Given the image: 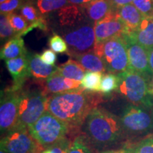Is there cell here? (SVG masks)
<instances>
[{
  "label": "cell",
  "instance_id": "ab89813d",
  "mask_svg": "<svg viewBox=\"0 0 153 153\" xmlns=\"http://www.w3.org/2000/svg\"><path fill=\"white\" fill-rule=\"evenodd\" d=\"M151 94L153 97V74L152 76V79H151Z\"/></svg>",
  "mask_w": 153,
  "mask_h": 153
},
{
  "label": "cell",
  "instance_id": "277c9868",
  "mask_svg": "<svg viewBox=\"0 0 153 153\" xmlns=\"http://www.w3.org/2000/svg\"><path fill=\"white\" fill-rule=\"evenodd\" d=\"M30 135L44 149L56 144L70 133L69 126L46 111L33 125L28 128Z\"/></svg>",
  "mask_w": 153,
  "mask_h": 153
},
{
  "label": "cell",
  "instance_id": "603a6c76",
  "mask_svg": "<svg viewBox=\"0 0 153 153\" xmlns=\"http://www.w3.org/2000/svg\"><path fill=\"white\" fill-rule=\"evenodd\" d=\"M103 76L101 72H87L81 81V87L90 92L101 91V84Z\"/></svg>",
  "mask_w": 153,
  "mask_h": 153
},
{
  "label": "cell",
  "instance_id": "ac0fdd59",
  "mask_svg": "<svg viewBox=\"0 0 153 153\" xmlns=\"http://www.w3.org/2000/svg\"><path fill=\"white\" fill-rule=\"evenodd\" d=\"M128 34L148 51L153 49V19L144 17L139 27Z\"/></svg>",
  "mask_w": 153,
  "mask_h": 153
},
{
  "label": "cell",
  "instance_id": "e575fe53",
  "mask_svg": "<svg viewBox=\"0 0 153 153\" xmlns=\"http://www.w3.org/2000/svg\"><path fill=\"white\" fill-rule=\"evenodd\" d=\"M41 59L45 64L49 65H55L57 60V55L52 50L47 49L43 51L41 54Z\"/></svg>",
  "mask_w": 153,
  "mask_h": 153
},
{
  "label": "cell",
  "instance_id": "6da1fadb",
  "mask_svg": "<svg viewBox=\"0 0 153 153\" xmlns=\"http://www.w3.org/2000/svg\"><path fill=\"white\" fill-rule=\"evenodd\" d=\"M101 101L100 94L81 88L51 95L48 99L47 111L68 124L70 131H76Z\"/></svg>",
  "mask_w": 153,
  "mask_h": 153
},
{
  "label": "cell",
  "instance_id": "d6986e66",
  "mask_svg": "<svg viewBox=\"0 0 153 153\" xmlns=\"http://www.w3.org/2000/svg\"><path fill=\"white\" fill-rule=\"evenodd\" d=\"M70 56L75 59L76 62H79L85 69L86 71L97 72L101 73L106 72V67L102 59L95 53L94 51L81 54H74Z\"/></svg>",
  "mask_w": 153,
  "mask_h": 153
},
{
  "label": "cell",
  "instance_id": "5b68a950",
  "mask_svg": "<svg viewBox=\"0 0 153 153\" xmlns=\"http://www.w3.org/2000/svg\"><path fill=\"white\" fill-rule=\"evenodd\" d=\"M94 53L101 57L106 72L109 73L119 74L130 70L128 55L123 36L96 45Z\"/></svg>",
  "mask_w": 153,
  "mask_h": 153
},
{
  "label": "cell",
  "instance_id": "f546056e",
  "mask_svg": "<svg viewBox=\"0 0 153 153\" xmlns=\"http://www.w3.org/2000/svg\"><path fill=\"white\" fill-rule=\"evenodd\" d=\"M49 45L52 51L57 53H68V46L62 36L53 34L49 39Z\"/></svg>",
  "mask_w": 153,
  "mask_h": 153
},
{
  "label": "cell",
  "instance_id": "83f0119b",
  "mask_svg": "<svg viewBox=\"0 0 153 153\" xmlns=\"http://www.w3.org/2000/svg\"><path fill=\"white\" fill-rule=\"evenodd\" d=\"M19 9L21 15L27 21L29 24L37 22L43 16L39 10L30 3H25Z\"/></svg>",
  "mask_w": 153,
  "mask_h": 153
},
{
  "label": "cell",
  "instance_id": "d6a6232c",
  "mask_svg": "<svg viewBox=\"0 0 153 153\" xmlns=\"http://www.w3.org/2000/svg\"><path fill=\"white\" fill-rule=\"evenodd\" d=\"M24 0H7L0 4L1 14H9L24 4Z\"/></svg>",
  "mask_w": 153,
  "mask_h": 153
},
{
  "label": "cell",
  "instance_id": "f1b7e54d",
  "mask_svg": "<svg viewBox=\"0 0 153 153\" xmlns=\"http://www.w3.org/2000/svg\"><path fill=\"white\" fill-rule=\"evenodd\" d=\"M0 36L1 40L11 39L16 37V33L11 27L8 19V14H1L0 16Z\"/></svg>",
  "mask_w": 153,
  "mask_h": 153
},
{
  "label": "cell",
  "instance_id": "52a82bcc",
  "mask_svg": "<svg viewBox=\"0 0 153 153\" xmlns=\"http://www.w3.org/2000/svg\"><path fill=\"white\" fill-rule=\"evenodd\" d=\"M48 99L42 91L22 92L15 128H28L33 125L47 111Z\"/></svg>",
  "mask_w": 153,
  "mask_h": 153
},
{
  "label": "cell",
  "instance_id": "ba28073f",
  "mask_svg": "<svg viewBox=\"0 0 153 153\" xmlns=\"http://www.w3.org/2000/svg\"><path fill=\"white\" fill-rule=\"evenodd\" d=\"M1 150L8 153L42 152L44 148L30 135L28 128H16L1 137Z\"/></svg>",
  "mask_w": 153,
  "mask_h": 153
},
{
  "label": "cell",
  "instance_id": "8992f818",
  "mask_svg": "<svg viewBox=\"0 0 153 153\" xmlns=\"http://www.w3.org/2000/svg\"><path fill=\"white\" fill-rule=\"evenodd\" d=\"M62 35L68 44L69 55L94 51V24L88 19L71 27L62 28Z\"/></svg>",
  "mask_w": 153,
  "mask_h": 153
},
{
  "label": "cell",
  "instance_id": "30bf717a",
  "mask_svg": "<svg viewBox=\"0 0 153 153\" xmlns=\"http://www.w3.org/2000/svg\"><path fill=\"white\" fill-rule=\"evenodd\" d=\"M21 94L20 91H11L8 89L4 94H1L0 104V128L1 135H6L16 126Z\"/></svg>",
  "mask_w": 153,
  "mask_h": 153
},
{
  "label": "cell",
  "instance_id": "f35d334b",
  "mask_svg": "<svg viewBox=\"0 0 153 153\" xmlns=\"http://www.w3.org/2000/svg\"><path fill=\"white\" fill-rule=\"evenodd\" d=\"M148 58H149V65L151 72L153 74V49L148 51Z\"/></svg>",
  "mask_w": 153,
  "mask_h": 153
},
{
  "label": "cell",
  "instance_id": "d590c367",
  "mask_svg": "<svg viewBox=\"0 0 153 153\" xmlns=\"http://www.w3.org/2000/svg\"><path fill=\"white\" fill-rule=\"evenodd\" d=\"M115 10L117 11L120 7L129 4L133 2V0H110Z\"/></svg>",
  "mask_w": 153,
  "mask_h": 153
},
{
  "label": "cell",
  "instance_id": "60d3db41",
  "mask_svg": "<svg viewBox=\"0 0 153 153\" xmlns=\"http://www.w3.org/2000/svg\"><path fill=\"white\" fill-rule=\"evenodd\" d=\"M0 153H8V152H7L6 151H4V150H1H1H0Z\"/></svg>",
  "mask_w": 153,
  "mask_h": 153
},
{
  "label": "cell",
  "instance_id": "8d00e7d4",
  "mask_svg": "<svg viewBox=\"0 0 153 153\" xmlns=\"http://www.w3.org/2000/svg\"><path fill=\"white\" fill-rule=\"evenodd\" d=\"M91 1L92 0H68L69 4L78 6V7H85V5H87V4H89Z\"/></svg>",
  "mask_w": 153,
  "mask_h": 153
},
{
  "label": "cell",
  "instance_id": "2e32d148",
  "mask_svg": "<svg viewBox=\"0 0 153 153\" xmlns=\"http://www.w3.org/2000/svg\"><path fill=\"white\" fill-rule=\"evenodd\" d=\"M87 19L82 7L76 5H67L57 11V22L62 28L79 24Z\"/></svg>",
  "mask_w": 153,
  "mask_h": 153
},
{
  "label": "cell",
  "instance_id": "ffe728a7",
  "mask_svg": "<svg viewBox=\"0 0 153 153\" xmlns=\"http://www.w3.org/2000/svg\"><path fill=\"white\" fill-rule=\"evenodd\" d=\"M118 14L129 29V33L139 27L144 16L133 4L125 5L118 9Z\"/></svg>",
  "mask_w": 153,
  "mask_h": 153
},
{
  "label": "cell",
  "instance_id": "7a4b0ae2",
  "mask_svg": "<svg viewBox=\"0 0 153 153\" xmlns=\"http://www.w3.org/2000/svg\"><path fill=\"white\" fill-rule=\"evenodd\" d=\"M84 124L88 141L97 146H108L117 143L123 131L120 118L99 107L91 111Z\"/></svg>",
  "mask_w": 153,
  "mask_h": 153
},
{
  "label": "cell",
  "instance_id": "5bb4252c",
  "mask_svg": "<svg viewBox=\"0 0 153 153\" xmlns=\"http://www.w3.org/2000/svg\"><path fill=\"white\" fill-rule=\"evenodd\" d=\"M81 82L68 79L55 72L46 81L42 91L45 96L81 89Z\"/></svg>",
  "mask_w": 153,
  "mask_h": 153
},
{
  "label": "cell",
  "instance_id": "4dcf8cb0",
  "mask_svg": "<svg viewBox=\"0 0 153 153\" xmlns=\"http://www.w3.org/2000/svg\"><path fill=\"white\" fill-rule=\"evenodd\" d=\"M132 4L145 18L153 19V0H133Z\"/></svg>",
  "mask_w": 153,
  "mask_h": 153
},
{
  "label": "cell",
  "instance_id": "3957f363",
  "mask_svg": "<svg viewBox=\"0 0 153 153\" xmlns=\"http://www.w3.org/2000/svg\"><path fill=\"white\" fill-rule=\"evenodd\" d=\"M117 75L119 79L118 91L127 100L134 105L145 108L153 106L150 76L131 70Z\"/></svg>",
  "mask_w": 153,
  "mask_h": 153
},
{
  "label": "cell",
  "instance_id": "7bdbcfd3",
  "mask_svg": "<svg viewBox=\"0 0 153 153\" xmlns=\"http://www.w3.org/2000/svg\"><path fill=\"white\" fill-rule=\"evenodd\" d=\"M42 152H30V153H41Z\"/></svg>",
  "mask_w": 153,
  "mask_h": 153
},
{
  "label": "cell",
  "instance_id": "7c38bea8",
  "mask_svg": "<svg viewBox=\"0 0 153 153\" xmlns=\"http://www.w3.org/2000/svg\"><path fill=\"white\" fill-rule=\"evenodd\" d=\"M123 37L127 48L130 70L150 76L152 73L149 65L148 51L129 34L124 35Z\"/></svg>",
  "mask_w": 153,
  "mask_h": 153
},
{
  "label": "cell",
  "instance_id": "b9f144b4",
  "mask_svg": "<svg viewBox=\"0 0 153 153\" xmlns=\"http://www.w3.org/2000/svg\"><path fill=\"white\" fill-rule=\"evenodd\" d=\"M7 1V0H0V3L2 4V3L5 2V1Z\"/></svg>",
  "mask_w": 153,
  "mask_h": 153
},
{
  "label": "cell",
  "instance_id": "9c48e42d",
  "mask_svg": "<svg viewBox=\"0 0 153 153\" xmlns=\"http://www.w3.org/2000/svg\"><path fill=\"white\" fill-rule=\"evenodd\" d=\"M123 131L132 133H142L153 128V116L145 107L130 105L120 118Z\"/></svg>",
  "mask_w": 153,
  "mask_h": 153
},
{
  "label": "cell",
  "instance_id": "cb8c5ba5",
  "mask_svg": "<svg viewBox=\"0 0 153 153\" xmlns=\"http://www.w3.org/2000/svg\"><path fill=\"white\" fill-rule=\"evenodd\" d=\"M68 4V0H36V2L37 9L42 15L59 11Z\"/></svg>",
  "mask_w": 153,
  "mask_h": 153
},
{
  "label": "cell",
  "instance_id": "8fae6325",
  "mask_svg": "<svg viewBox=\"0 0 153 153\" xmlns=\"http://www.w3.org/2000/svg\"><path fill=\"white\" fill-rule=\"evenodd\" d=\"M96 45L116 37L129 33V29L117 11H113L104 19L94 24Z\"/></svg>",
  "mask_w": 153,
  "mask_h": 153
},
{
  "label": "cell",
  "instance_id": "7402d4cb",
  "mask_svg": "<svg viewBox=\"0 0 153 153\" xmlns=\"http://www.w3.org/2000/svg\"><path fill=\"white\" fill-rule=\"evenodd\" d=\"M57 73L64 77L81 82L86 74V70L79 62L70 58L66 62L57 67Z\"/></svg>",
  "mask_w": 153,
  "mask_h": 153
},
{
  "label": "cell",
  "instance_id": "74e56055",
  "mask_svg": "<svg viewBox=\"0 0 153 153\" xmlns=\"http://www.w3.org/2000/svg\"><path fill=\"white\" fill-rule=\"evenodd\" d=\"M101 153H133V151L130 150V149L123 148V149H118V150H106Z\"/></svg>",
  "mask_w": 153,
  "mask_h": 153
},
{
  "label": "cell",
  "instance_id": "484cf974",
  "mask_svg": "<svg viewBox=\"0 0 153 153\" xmlns=\"http://www.w3.org/2000/svg\"><path fill=\"white\" fill-rule=\"evenodd\" d=\"M119 79L118 75L108 73L103 76L101 84V91L104 94H109L115 90H118Z\"/></svg>",
  "mask_w": 153,
  "mask_h": 153
},
{
  "label": "cell",
  "instance_id": "1f68e13d",
  "mask_svg": "<svg viewBox=\"0 0 153 153\" xmlns=\"http://www.w3.org/2000/svg\"><path fill=\"white\" fill-rule=\"evenodd\" d=\"M72 140L66 137L56 144L44 149L41 153H68Z\"/></svg>",
  "mask_w": 153,
  "mask_h": 153
},
{
  "label": "cell",
  "instance_id": "9a60e30c",
  "mask_svg": "<svg viewBox=\"0 0 153 153\" xmlns=\"http://www.w3.org/2000/svg\"><path fill=\"white\" fill-rule=\"evenodd\" d=\"M30 76L38 81H46L57 70L55 65H49L42 60L41 56L37 53H28L26 55Z\"/></svg>",
  "mask_w": 153,
  "mask_h": 153
},
{
  "label": "cell",
  "instance_id": "4316f807",
  "mask_svg": "<svg viewBox=\"0 0 153 153\" xmlns=\"http://www.w3.org/2000/svg\"><path fill=\"white\" fill-rule=\"evenodd\" d=\"M85 135H78L72 140L68 153H94Z\"/></svg>",
  "mask_w": 153,
  "mask_h": 153
},
{
  "label": "cell",
  "instance_id": "44dd1931",
  "mask_svg": "<svg viewBox=\"0 0 153 153\" xmlns=\"http://www.w3.org/2000/svg\"><path fill=\"white\" fill-rule=\"evenodd\" d=\"M24 41L22 38L14 37L9 40L1 49L0 57L1 60H11L27 55Z\"/></svg>",
  "mask_w": 153,
  "mask_h": 153
},
{
  "label": "cell",
  "instance_id": "4fadbf2b",
  "mask_svg": "<svg viewBox=\"0 0 153 153\" xmlns=\"http://www.w3.org/2000/svg\"><path fill=\"white\" fill-rule=\"evenodd\" d=\"M5 63L13 79V85L9 89L20 91L27 78L30 76L26 55L5 60Z\"/></svg>",
  "mask_w": 153,
  "mask_h": 153
},
{
  "label": "cell",
  "instance_id": "d4e9b609",
  "mask_svg": "<svg viewBox=\"0 0 153 153\" xmlns=\"http://www.w3.org/2000/svg\"><path fill=\"white\" fill-rule=\"evenodd\" d=\"M8 19L11 27L16 32V37L22 38L23 34L29 26L27 21L22 15H19L14 12L8 14Z\"/></svg>",
  "mask_w": 153,
  "mask_h": 153
},
{
  "label": "cell",
  "instance_id": "836d02e7",
  "mask_svg": "<svg viewBox=\"0 0 153 153\" xmlns=\"http://www.w3.org/2000/svg\"><path fill=\"white\" fill-rule=\"evenodd\" d=\"M133 153H153V136L147 137L140 142Z\"/></svg>",
  "mask_w": 153,
  "mask_h": 153
},
{
  "label": "cell",
  "instance_id": "e0dca14e",
  "mask_svg": "<svg viewBox=\"0 0 153 153\" xmlns=\"http://www.w3.org/2000/svg\"><path fill=\"white\" fill-rule=\"evenodd\" d=\"M87 18L91 22H98L115 11L110 0H92L82 7Z\"/></svg>",
  "mask_w": 153,
  "mask_h": 153
}]
</instances>
